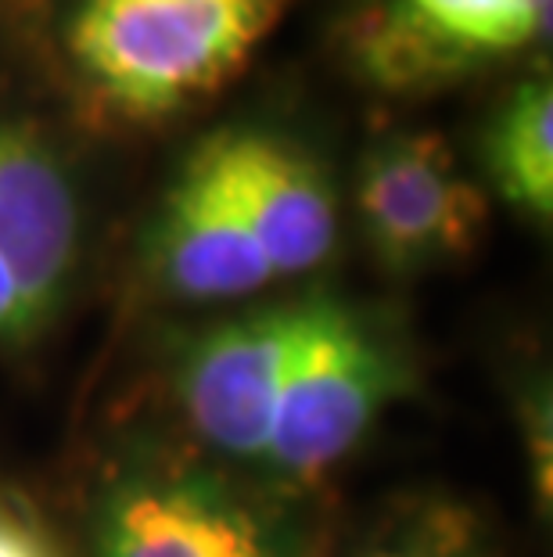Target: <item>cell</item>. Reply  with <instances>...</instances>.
I'll use <instances>...</instances> for the list:
<instances>
[{"label":"cell","mask_w":553,"mask_h":557,"mask_svg":"<svg viewBox=\"0 0 553 557\" xmlns=\"http://www.w3.org/2000/svg\"><path fill=\"white\" fill-rule=\"evenodd\" d=\"M399 385V352L367 317L335 299H305L263 460L288 479L324 475L367 435Z\"/></svg>","instance_id":"7a4b0ae2"},{"label":"cell","mask_w":553,"mask_h":557,"mask_svg":"<svg viewBox=\"0 0 553 557\" xmlns=\"http://www.w3.org/2000/svg\"><path fill=\"white\" fill-rule=\"evenodd\" d=\"M0 259L43 327L62 306L79 259V198L54 148L0 120Z\"/></svg>","instance_id":"ba28073f"},{"label":"cell","mask_w":553,"mask_h":557,"mask_svg":"<svg viewBox=\"0 0 553 557\" xmlns=\"http://www.w3.org/2000/svg\"><path fill=\"white\" fill-rule=\"evenodd\" d=\"M550 37V0H392L367 15L356 51L385 87H428Z\"/></svg>","instance_id":"5b68a950"},{"label":"cell","mask_w":553,"mask_h":557,"mask_svg":"<svg viewBox=\"0 0 553 557\" xmlns=\"http://www.w3.org/2000/svg\"><path fill=\"white\" fill-rule=\"evenodd\" d=\"M486 170L507 206L532 220L553 216V90L521 83L486 134Z\"/></svg>","instance_id":"30bf717a"},{"label":"cell","mask_w":553,"mask_h":557,"mask_svg":"<svg viewBox=\"0 0 553 557\" xmlns=\"http://www.w3.org/2000/svg\"><path fill=\"white\" fill-rule=\"evenodd\" d=\"M37 331L40 324L29 313L26 295H22L8 263L0 259V346H22V342H29Z\"/></svg>","instance_id":"4fadbf2b"},{"label":"cell","mask_w":553,"mask_h":557,"mask_svg":"<svg viewBox=\"0 0 553 557\" xmlns=\"http://www.w3.org/2000/svg\"><path fill=\"white\" fill-rule=\"evenodd\" d=\"M213 140L230 195L274 281L321 267L338 234L335 191L321 162L269 129H219Z\"/></svg>","instance_id":"52a82bcc"},{"label":"cell","mask_w":553,"mask_h":557,"mask_svg":"<svg viewBox=\"0 0 553 557\" xmlns=\"http://www.w3.org/2000/svg\"><path fill=\"white\" fill-rule=\"evenodd\" d=\"M370 557H481V554L470 547V540L453 521H442V525H425L410 532V536L385 543Z\"/></svg>","instance_id":"8fae6325"},{"label":"cell","mask_w":553,"mask_h":557,"mask_svg":"<svg viewBox=\"0 0 553 557\" xmlns=\"http://www.w3.org/2000/svg\"><path fill=\"white\" fill-rule=\"evenodd\" d=\"M356 209L388 270L461 259L486 227V198L456 170L439 134H395L374 145L360 165Z\"/></svg>","instance_id":"3957f363"},{"label":"cell","mask_w":553,"mask_h":557,"mask_svg":"<svg viewBox=\"0 0 553 557\" xmlns=\"http://www.w3.org/2000/svg\"><path fill=\"white\" fill-rule=\"evenodd\" d=\"M148 267L162 288L187 302L241 299L274 281L230 195L213 137L187 156L166 191L148 234Z\"/></svg>","instance_id":"8992f818"},{"label":"cell","mask_w":553,"mask_h":557,"mask_svg":"<svg viewBox=\"0 0 553 557\" xmlns=\"http://www.w3.org/2000/svg\"><path fill=\"white\" fill-rule=\"evenodd\" d=\"M98 557H277L263 525L198 479H129L98 521Z\"/></svg>","instance_id":"9c48e42d"},{"label":"cell","mask_w":553,"mask_h":557,"mask_svg":"<svg viewBox=\"0 0 553 557\" xmlns=\"http://www.w3.org/2000/svg\"><path fill=\"white\" fill-rule=\"evenodd\" d=\"M288 0H79L65 29L76 76L104 109L148 123L241 73Z\"/></svg>","instance_id":"6da1fadb"},{"label":"cell","mask_w":553,"mask_h":557,"mask_svg":"<svg viewBox=\"0 0 553 557\" xmlns=\"http://www.w3.org/2000/svg\"><path fill=\"white\" fill-rule=\"evenodd\" d=\"M302 302L266 306L205 331L180 363V403L209 446L263 460L296 357Z\"/></svg>","instance_id":"277c9868"},{"label":"cell","mask_w":553,"mask_h":557,"mask_svg":"<svg viewBox=\"0 0 553 557\" xmlns=\"http://www.w3.org/2000/svg\"><path fill=\"white\" fill-rule=\"evenodd\" d=\"M0 557H62L51 532L22 504L0 500Z\"/></svg>","instance_id":"7c38bea8"}]
</instances>
